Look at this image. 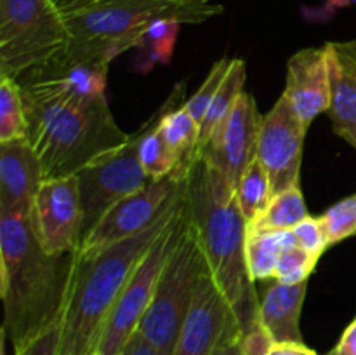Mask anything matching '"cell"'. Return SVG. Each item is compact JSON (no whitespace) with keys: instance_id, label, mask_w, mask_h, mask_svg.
<instances>
[{"instance_id":"cell-16","label":"cell","mask_w":356,"mask_h":355,"mask_svg":"<svg viewBox=\"0 0 356 355\" xmlns=\"http://www.w3.org/2000/svg\"><path fill=\"white\" fill-rule=\"evenodd\" d=\"M284 96L306 127L320 113L329 111L330 86L325 49H301L289 59Z\"/></svg>"},{"instance_id":"cell-19","label":"cell","mask_w":356,"mask_h":355,"mask_svg":"<svg viewBox=\"0 0 356 355\" xmlns=\"http://www.w3.org/2000/svg\"><path fill=\"white\" fill-rule=\"evenodd\" d=\"M184 94L186 84H177L170 93V106L163 113L159 124V131L165 139L170 152L176 155L177 166L172 176L176 180L184 181L190 174L191 167L198 160V139H200V125L184 108Z\"/></svg>"},{"instance_id":"cell-14","label":"cell","mask_w":356,"mask_h":355,"mask_svg":"<svg viewBox=\"0 0 356 355\" xmlns=\"http://www.w3.org/2000/svg\"><path fill=\"white\" fill-rule=\"evenodd\" d=\"M261 117L263 115L257 111L254 96L243 90L226 122L218 145L202 155L225 174L233 188H236L247 166L256 159Z\"/></svg>"},{"instance_id":"cell-15","label":"cell","mask_w":356,"mask_h":355,"mask_svg":"<svg viewBox=\"0 0 356 355\" xmlns=\"http://www.w3.org/2000/svg\"><path fill=\"white\" fill-rule=\"evenodd\" d=\"M44 171L26 139L0 143V212L30 216Z\"/></svg>"},{"instance_id":"cell-34","label":"cell","mask_w":356,"mask_h":355,"mask_svg":"<svg viewBox=\"0 0 356 355\" xmlns=\"http://www.w3.org/2000/svg\"><path fill=\"white\" fill-rule=\"evenodd\" d=\"M122 355H160L159 350L143 336L139 331H136L127 341V345L122 350Z\"/></svg>"},{"instance_id":"cell-37","label":"cell","mask_w":356,"mask_h":355,"mask_svg":"<svg viewBox=\"0 0 356 355\" xmlns=\"http://www.w3.org/2000/svg\"><path fill=\"white\" fill-rule=\"evenodd\" d=\"M97 2V0H56L58 7L61 9L63 14L73 13V10L83 9V7L90 6V3Z\"/></svg>"},{"instance_id":"cell-36","label":"cell","mask_w":356,"mask_h":355,"mask_svg":"<svg viewBox=\"0 0 356 355\" xmlns=\"http://www.w3.org/2000/svg\"><path fill=\"white\" fill-rule=\"evenodd\" d=\"M334 355H356V317L351 320L350 326L344 329L339 343L332 350Z\"/></svg>"},{"instance_id":"cell-33","label":"cell","mask_w":356,"mask_h":355,"mask_svg":"<svg viewBox=\"0 0 356 355\" xmlns=\"http://www.w3.org/2000/svg\"><path fill=\"white\" fill-rule=\"evenodd\" d=\"M268 355H318L313 348L306 347L305 341H278L271 343Z\"/></svg>"},{"instance_id":"cell-10","label":"cell","mask_w":356,"mask_h":355,"mask_svg":"<svg viewBox=\"0 0 356 355\" xmlns=\"http://www.w3.org/2000/svg\"><path fill=\"white\" fill-rule=\"evenodd\" d=\"M183 188L184 181L176 180L174 176L159 181L149 180L143 190L125 197L101 218V221L82 242L76 256H96L113 244L148 230L179 198Z\"/></svg>"},{"instance_id":"cell-11","label":"cell","mask_w":356,"mask_h":355,"mask_svg":"<svg viewBox=\"0 0 356 355\" xmlns=\"http://www.w3.org/2000/svg\"><path fill=\"white\" fill-rule=\"evenodd\" d=\"M306 132L308 127L284 94L261 117L256 159L270 176L273 195L299 187Z\"/></svg>"},{"instance_id":"cell-23","label":"cell","mask_w":356,"mask_h":355,"mask_svg":"<svg viewBox=\"0 0 356 355\" xmlns=\"http://www.w3.org/2000/svg\"><path fill=\"white\" fill-rule=\"evenodd\" d=\"M235 197L247 225L256 223L270 205L271 198H273L271 181L257 159H254L243 171L235 188Z\"/></svg>"},{"instance_id":"cell-28","label":"cell","mask_w":356,"mask_h":355,"mask_svg":"<svg viewBox=\"0 0 356 355\" xmlns=\"http://www.w3.org/2000/svg\"><path fill=\"white\" fill-rule=\"evenodd\" d=\"M229 66H232V59L222 58L219 59L218 63H214V66L211 68L209 75L205 77L204 84L197 89V93L186 100L184 103V108L188 110V113L197 120V124L200 125L202 120H204L205 113H207L209 106H211L212 100L218 94L219 87H221L222 80L226 79V73H228Z\"/></svg>"},{"instance_id":"cell-4","label":"cell","mask_w":356,"mask_h":355,"mask_svg":"<svg viewBox=\"0 0 356 355\" xmlns=\"http://www.w3.org/2000/svg\"><path fill=\"white\" fill-rule=\"evenodd\" d=\"M21 90L28 141L40 159L44 180L75 176L131 138L115 122L106 97L75 101L28 87Z\"/></svg>"},{"instance_id":"cell-25","label":"cell","mask_w":356,"mask_h":355,"mask_svg":"<svg viewBox=\"0 0 356 355\" xmlns=\"http://www.w3.org/2000/svg\"><path fill=\"white\" fill-rule=\"evenodd\" d=\"M28 138V120L19 82L0 75V143Z\"/></svg>"},{"instance_id":"cell-2","label":"cell","mask_w":356,"mask_h":355,"mask_svg":"<svg viewBox=\"0 0 356 355\" xmlns=\"http://www.w3.org/2000/svg\"><path fill=\"white\" fill-rule=\"evenodd\" d=\"M184 200L209 274L247 333L257 322L259 299L247 265V221L235 188L211 160L200 157L184 180Z\"/></svg>"},{"instance_id":"cell-13","label":"cell","mask_w":356,"mask_h":355,"mask_svg":"<svg viewBox=\"0 0 356 355\" xmlns=\"http://www.w3.org/2000/svg\"><path fill=\"white\" fill-rule=\"evenodd\" d=\"M82 219L76 174L42 183L31 209V225L47 253L58 256L79 253Z\"/></svg>"},{"instance_id":"cell-26","label":"cell","mask_w":356,"mask_h":355,"mask_svg":"<svg viewBox=\"0 0 356 355\" xmlns=\"http://www.w3.org/2000/svg\"><path fill=\"white\" fill-rule=\"evenodd\" d=\"M179 28L181 23L177 21L159 19L146 30L138 47L141 52V59H139L141 70L152 68L156 63L167 65L170 61Z\"/></svg>"},{"instance_id":"cell-38","label":"cell","mask_w":356,"mask_h":355,"mask_svg":"<svg viewBox=\"0 0 356 355\" xmlns=\"http://www.w3.org/2000/svg\"><path fill=\"white\" fill-rule=\"evenodd\" d=\"M216 355H242V352H240V341L226 345V347H222L221 350L216 352Z\"/></svg>"},{"instance_id":"cell-3","label":"cell","mask_w":356,"mask_h":355,"mask_svg":"<svg viewBox=\"0 0 356 355\" xmlns=\"http://www.w3.org/2000/svg\"><path fill=\"white\" fill-rule=\"evenodd\" d=\"M183 198L184 188L165 214L139 235L113 244L96 256L79 258L75 254L59 322L58 355L96 354L108 317L129 277L156 237L172 221Z\"/></svg>"},{"instance_id":"cell-9","label":"cell","mask_w":356,"mask_h":355,"mask_svg":"<svg viewBox=\"0 0 356 355\" xmlns=\"http://www.w3.org/2000/svg\"><path fill=\"white\" fill-rule=\"evenodd\" d=\"M143 131L145 125L131 134L125 145L97 157L76 174L83 218L82 242L115 204L149 183L139 160Z\"/></svg>"},{"instance_id":"cell-30","label":"cell","mask_w":356,"mask_h":355,"mask_svg":"<svg viewBox=\"0 0 356 355\" xmlns=\"http://www.w3.org/2000/svg\"><path fill=\"white\" fill-rule=\"evenodd\" d=\"M294 239L301 249H305L306 253L313 254V256L320 258L327 249L330 247L329 237H327L325 226H323L320 216H308L306 219H302L294 230Z\"/></svg>"},{"instance_id":"cell-31","label":"cell","mask_w":356,"mask_h":355,"mask_svg":"<svg viewBox=\"0 0 356 355\" xmlns=\"http://www.w3.org/2000/svg\"><path fill=\"white\" fill-rule=\"evenodd\" d=\"M59 322H56L54 326L38 334L37 338H33L30 343L21 347L19 350H14V355H58Z\"/></svg>"},{"instance_id":"cell-32","label":"cell","mask_w":356,"mask_h":355,"mask_svg":"<svg viewBox=\"0 0 356 355\" xmlns=\"http://www.w3.org/2000/svg\"><path fill=\"white\" fill-rule=\"evenodd\" d=\"M271 343H273L271 336L257 320L247 333H243L240 340V352L242 355H268Z\"/></svg>"},{"instance_id":"cell-39","label":"cell","mask_w":356,"mask_h":355,"mask_svg":"<svg viewBox=\"0 0 356 355\" xmlns=\"http://www.w3.org/2000/svg\"><path fill=\"white\" fill-rule=\"evenodd\" d=\"M350 145H353V146H355V148H356V134H355V138H353V141H351V143H350Z\"/></svg>"},{"instance_id":"cell-7","label":"cell","mask_w":356,"mask_h":355,"mask_svg":"<svg viewBox=\"0 0 356 355\" xmlns=\"http://www.w3.org/2000/svg\"><path fill=\"white\" fill-rule=\"evenodd\" d=\"M70 30L56 0H0V75L19 79L66 51Z\"/></svg>"},{"instance_id":"cell-1","label":"cell","mask_w":356,"mask_h":355,"mask_svg":"<svg viewBox=\"0 0 356 355\" xmlns=\"http://www.w3.org/2000/svg\"><path fill=\"white\" fill-rule=\"evenodd\" d=\"M75 254H51L31 225V214L0 212V296L3 336L19 350L61 320Z\"/></svg>"},{"instance_id":"cell-21","label":"cell","mask_w":356,"mask_h":355,"mask_svg":"<svg viewBox=\"0 0 356 355\" xmlns=\"http://www.w3.org/2000/svg\"><path fill=\"white\" fill-rule=\"evenodd\" d=\"M298 246L292 230L257 232L247 226V265L256 281H275L278 260L285 251Z\"/></svg>"},{"instance_id":"cell-29","label":"cell","mask_w":356,"mask_h":355,"mask_svg":"<svg viewBox=\"0 0 356 355\" xmlns=\"http://www.w3.org/2000/svg\"><path fill=\"white\" fill-rule=\"evenodd\" d=\"M320 258L306 253L299 246L291 247L280 256L275 271V281L282 284H301L309 281V275L315 271Z\"/></svg>"},{"instance_id":"cell-20","label":"cell","mask_w":356,"mask_h":355,"mask_svg":"<svg viewBox=\"0 0 356 355\" xmlns=\"http://www.w3.org/2000/svg\"><path fill=\"white\" fill-rule=\"evenodd\" d=\"M247 70L243 59H232L226 79L222 80L218 94L212 100L207 113L200 124V139H198V159L207 152L209 148L218 145L221 139L225 125L228 122L229 115L235 110V104L238 97L242 96L243 86H245Z\"/></svg>"},{"instance_id":"cell-35","label":"cell","mask_w":356,"mask_h":355,"mask_svg":"<svg viewBox=\"0 0 356 355\" xmlns=\"http://www.w3.org/2000/svg\"><path fill=\"white\" fill-rule=\"evenodd\" d=\"M351 6H356V0H325V6L322 9H316L315 13L313 10H305V16L315 21H325L329 17H332L339 9Z\"/></svg>"},{"instance_id":"cell-22","label":"cell","mask_w":356,"mask_h":355,"mask_svg":"<svg viewBox=\"0 0 356 355\" xmlns=\"http://www.w3.org/2000/svg\"><path fill=\"white\" fill-rule=\"evenodd\" d=\"M170 101H172V97L169 96V100L153 113V117H149L143 124L145 125V131H143L141 145H139V160H141L143 169H145L148 180L153 181L172 176L177 166L176 155L170 152L165 139L162 138L159 131V124L162 120L163 113L167 111V108L170 106Z\"/></svg>"},{"instance_id":"cell-17","label":"cell","mask_w":356,"mask_h":355,"mask_svg":"<svg viewBox=\"0 0 356 355\" xmlns=\"http://www.w3.org/2000/svg\"><path fill=\"white\" fill-rule=\"evenodd\" d=\"M330 106L329 117L339 138L351 143L356 134V38L346 42H327Z\"/></svg>"},{"instance_id":"cell-6","label":"cell","mask_w":356,"mask_h":355,"mask_svg":"<svg viewBox=\"0 0 356 355\" xmlns=\"http://www.w3.org/2000/svg\"><path fill=\"white\" fill-rule=\"evenodd\" d=\"M207 271V261L188 218L183 233L163 265L152 303L138 326L139 333L160 355H172L195 292Z\"/></svg>"},{"instance_id":"cell-12","label":"cell","mask_w":356,"mask_h":355,"mask_svg":"<svg viewBox=\"0 0 356 355\" xmlns=\"http://www.w3.org/2000/svg\"><path fill=\"white\" fill-rule=\"evenodd\" d=\"M242 336L238 317L207 271L198 284L172 355H216Z\"/></svg>"},{"instance_id":"cell-5","label":"cell","mask_w":356,"mask_h":355,"mask_svg":"<svg viewBox=\"0 0 356 355\" xmlns=\"http://www.w3.org/2000/svg\"><path fill=\"white\" fill-rule=\"evenodd\" d=\"M225 13L211 0H97L65 14L70 42L65 54L110 65L129 49H138L159 19L198 24Z\"/></svg>"},{"instance_id":"cell-8","label":"cell","mask_w":356,"mask_h":355,"mask_svg":"<svg viewBox=\"0 0 356 355\" xmlns=\"http://www.w3.org/2000/svg\"><path fill=\"white\" fill-rule=\"evenodd\" d=\"M186 221L188 211L186 202L183 198V204L177 209L172 221L156 237L155 242L149 246V249L146 251L145 256L141 258L138 267L129 277L124 291L120 292L110 317H108L106 327H104L103 336H101L94 355L122 354L127 341L138 331L139 322L145 317L153 294H155L156 282L162 274L163 265L183 233Z\"/></svg>"},{"instance_id":"cell-40","label":"cell","mask_w":356,"mask_h":355,"mask_svg":"<svg viewBox=\"0 0 356 355\" xmlns=\"http://www.w3.org/2000/svg\"><path fill=\"white\" fill-rule=\"evenodd\" d=\"M327 355H334V354H332V350H330V352H329V354H327Z\"/></svg>"},{"instance_id":"cell-27","label":"cell","mask_w":356,"mask_h":355,"mask_svg":"<svg viewBox=\"0 0 356 355\" xmlns=\"http://www.w3.org/2000/svg\"><path fill=\"white\" fill-rule=\"evenodd\" d=\"M330 246L356 235V194L330 205L322 216Z\"/></svg>"},{"instance_id":"cell-24","label":"cell","mask_w":356,"mask_h":355,"mask_svg":"<svg viewBox=\"0 0 356 355\" xmlns=\"http://www.w3.org/2000/svg\"><path fill=\"white\" fill-rule=\"evenodd\" d=\"M309 216L306 200L302 197L301 187H292L289 190L273 195L264 214L252 225L250 230L270 232V230H294L302 219Z\"/></svg>"},{"instance_id":"cell-18","label":"cell","mask_w":356,"mask_h":355,"mask_svg":"<svg viewBox=\"0 0 356 355\" xmlns=\"http://www.w3.org/2000/svg\"><path fill=\"white\" fill-rule=\"evenodd\" d=\"M308 281L301 284H282L273 281L264 298L259 301L257 320L268 331L275 343L278 341H302L301 320Z\"/></svg>"}]
</instances>
